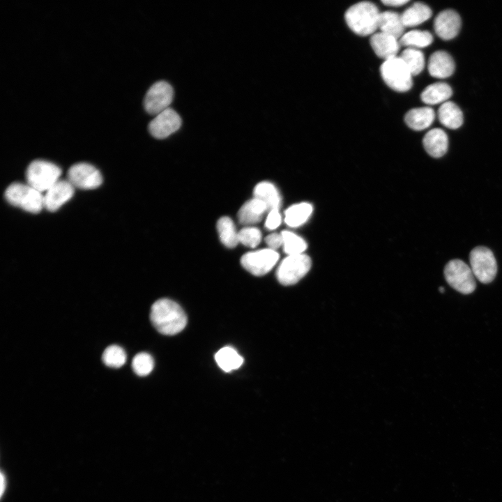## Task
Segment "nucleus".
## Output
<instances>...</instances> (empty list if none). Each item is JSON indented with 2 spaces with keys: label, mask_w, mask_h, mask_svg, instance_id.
Returning <instances> with one entry per match:
<instances>
[{
  "label": "nucleus",
  "mask_w": 502,
  "mask_h": 502,
  "mask_svg": "<svg viewBox=\"0 0 502 502\" xmlns=\"http://www.w3.org/2000/svg\"><path fill=\"white\" fill-rule=\"evenodd\" d=\"M150 319L159 333L167 335L180 333L187 324V317L182 307L168 298L159 299L152 305Z\"/></svg>",
  "instance_id": "obj_1"
},
{
  "label": "nucleus",
  "mask_w": 502,
  "mask_h": 502,
  "mask_svg": "<svg viewBox=\"0 0 502 502\" xmlns=\"http://www.w3.org/2000/svg\"><path fill=\"white\" fill-rule=\"evenodd\" d=\"M381 12L370 1H360L351 6L345 12L344 18L349 29L360 36L372 35L379 29Z\"/></svg>",
  "instance_id": "obj_2"
},
{
  "label": "nucleus",
  "mask_w": 502,
  "mask_h": 502,
  "mask_svg": "<svg viewBox=\"0 0 502 502\" xmlns=\"http://www.w3.org/2000/svg\"><path fill=\"white\" fill-rule=\"evenodd\" d=\"M5 198L10 204L36 213L44 208V195L28 183H11L5 191Z\"/></svg>",
  "instance_id": "obj_3"
},
{
  "label": "nucleus",
  "mask_w": 502,
  "mask_h": 502,
  "mask_svg": "<svg viewBox=\"0 0 502 502\" xmlns=\"http://www.w3.org/2000/svg\"><path fill=\"white\" fill-rule=\"evenodd\" d=\"M380 73L386 85L395 91L406 92L412 87L413 75L400 56L384 61Z\"/></svg>",
  "instance_id": "obj_4"
},
{
  "label": "nucleus",
  "mask_w": 502,
  "mask_h": 502,
  "mask_svg": "<svg viewBox=\"0 0 502 502\" xmlns=\"http://www.w3.org/2000/svg\"><path fill=\"white\" fill-rule=\"evenodd\" d=\"M61 174L60 167L54 163L36 160L28 166L26 178L29 185L43 193L60 180Z\"/></svg>",
  "instance_id": "obj_5"
},
{
  "label": "nucleus",
  "mask_w": 502,
  "mask_h": 502,
  "mask_svg": "<svg viewBox=\"0 0 502 502\" xmlns=\"http://www.w3.org/2000/svg\"><path fill=\"white\" fill-rule=\"evenodd\" d=\"M444 276L448 284L461 294H470L476 289V282L471 267L460 259L451 260L446 264Z\"/></svg>",
  "instance_id": "obj_6"
},
{
  "label": "nucleus",
  "mask_w": 502,
  "mask_h": 502,
  "mask_svg": "<svg viewBox=\"0 0 502 502\" xmlns=\"http://www.w3.org/2000/svg\"><path fill=\"white\" fill-rule=\"evenodd\" d=\"M310 258L305 254L289 255L280 264L276 277L283 285H291L298 282L309 271Z\"/></svg>",
  "instance_id": "obj_7"
},
{
  "label": "nucleus",
  "mask_w": 502,
  "mask_h": 502,
  "mask_svg": "<svg viewBox=\"0 0 502 502\" xmlns=\"http://www.w3.org/2000/svg\"><path fill=\"white\" fill-rule=\"evenodd\" d=\"M471 268L476 279L483 284L494 280L497 273L496 261L493 252L487 248L478 246L469 254Z\"/></svg>",
  "instance_id": "obj_8"
},
{
  "label": "nucleus",
  "mask_w": 502,
  "mask_h": 502,
  "mask_svg": "<svg viewBox=\"0 0 502 502\" xmlns=\"http://www.w3.org/2000/svg\"><path fill=\"white\" fill-rule=\"evenodd\" d=\"M173 98L172 86L165 81H158L147 91L144 106L149 114L157 115L169 107Z\"/></svg>",
  "instance_id": "obj_9"
},
{
  "label": "nucleus",
  "mask_w": 502,
  "mask_h": 502,
  "mask_svg": "<svg viewBox=\"0 0 502 502\" xmlns=\"http://www.w3.org/2000/svg\"><path fill=\"white\" fill-rule=\"evenodd\" d=\"M278 259L279 254L275 250L265 248L245 254L241 263L252 275L261 276L273 268Z\"/></svg>",
  "instance_id": "obj_10"
},
{
  "label": "nucleus",
  "mask_w": 502,
  "mask_h": 502,
  "mask_svg": "<svg viewBox=\"0 0 502 502\" xmlns=\"http://www.w3.org/2000/svg\"><path fill=\"white\" fill-rule=\"evenodd\" d=\"M68 181L75 187L83 190L98 188L102 182L99 170L86 162H79L70 167Z\"/></svg>",
  "instance_id": "obj_11"
},
{
  "label": "nucleus",
  "mask_w": 502,
  "mask_h": 502,
  "mask_svg": "<svg viewBox=\"0 0 502 502\" xmlns=\"http://www.w3.org/2000/svg\"><path fill=\"white\" fill-rule=\"evenodd\" d=\"M179 114L169 107L155 115L149 124L151 135L157 139H164L176 132L181 126Z\"/></svg>",
  "instance_id": "obj_12"
},
{
  "label": "nucleus",
  "mask_w": 502,
  "mask_h": 502,
  "mask_svg": "<svg viewBox=\"0 0 502 502\" xmlns=\"http://www.w3.org/2000/svg\"><path fill=\"white\" fill-rule=\"evenodd\" d=\"M75 187L67 180H59L44 195V208L55 211L72 198Z\"/></svg>",
  "instance_id": "obj_13"
},
{
  "label": "nucleus",
  "mask_w": 502,
  "mask_h": 502,
  "mask_svg": "<svg viewBox=\"0 0 502 502\" xmlns=\"http://www.w3.org/2000/svg\"><path fill=\"white\" fill-rule=\"evenodd\" d=\"M434 28L439 37L443 40H450L455 38L460 30L461 18L455 10H443L436 17Z\"/></svg>",
  "instance_id": "obj_14"
},
{
  "label": "nucleus",
  "mask_w": 502,
  "mask_h": 502,
  "mask_svg": "<svg viewBox=\"0 0 502 502\" xmlns=\"http://www.w3.org/2000/svg\"><path fill=\"white\" fill-rule=\"evenodd\" d=\"M370 43L376 55L384 61L397 56L400 45L397 38L381 31L372 34Z\"/></svg>",
  "instance_id": "obj_15"
},
{
  "label": "nucleus",
  "mask_w": 502,
  "mask_h": 502,
  "mask_svg": "<svg viewBox=\"0 0 502 502\" xmlns=\"http://www.w3.org/2000/svg\"><path fill=\"white\" fill-rule=\"evenodd\" d=\"M455 67L452 57L445 51L439 50L434 52L428 61L429 73L436 78L450 77L454 73Z\"/></svg>",
  "instance_id": "obj_16"
},
{
  "label": "nucleus",
  "mask_w": 502,
  "mask_h": 502,
  "mask_svg": "<svg viewBox=\"0 0 502 502\" xmlns=\"http://www.w3.org/2000/svg\"><path fill=\"white\" fill-rule=\"evenodd\" d=\"M423 144L429 155L433 158H441L447 152L448 138L443 130L434 128L425 134Z\"/></svg>",
  "instance_id": "obj_17"
},
{
  "label": "nucleus",
  "mask_w": 502,
  "mask_h": 502,
  "mask_svg": "<svg viewBox=\"0 0 502 502\" xmlns=\"http://www.w3.org/2000/svg\"><path fill=\"white\" fill-rule=\"evenodd\" d=\"M266 211H268L266 205L253 197L241 206L238 213V219L242 225L251 226L259 222Z\"/></svg>",
  "instance_id": "obj_18"
},
{
  "label": "nucleus",
  "mask_w": 502,
  "mask_h": 502,
  "mask_svg": "<svg viewBox=\"0 0 502 502\" xmlns=\"http://www.w3.org/2000/svg\"><path fill=\"white\" fill-rule=\"evenodd\" d=\"M434 110L429 107L413 108L404 116V122L411 129L420 131L429 127L434 120Z\"/></svg>",
  "instance_id": "obj_19"
},
{
  "label": "nucleus",
  "mask_w": 502,
  "mask_h": 502,
  "mask_svg": "<svg viewBox=\"0 0 502 502\" xmlns=\"http://www.w3.org/2000/svg\"><path fill=\"white\" fill-rule=\"evenodd\" d=\"M254 197L261 201L268 211L279 209L281 197L274 184L268 181H262L256 185L253 190Z\"/></svg>",
  "instance_id": "obj_20"
},
{
  "label": "nucleus",
  "mask_w": 502,
  "mask_h": 502,
  "mask_svg": "<svg viewBox=\"0 0 502 502\" xmlns=\"http://www.w3.org/2000/svg\"><path fill=\"white\" fill-rule=\"evenodd\" d=\"M401 15L393 11H384L380 13L379 29L381 32L400 38L404 31Z\"/></svg>",
  "instance_id": "obj_21"
},
{
  "label": "nucleus",
  "mask_w": 502,
  "mask_h": 502,
  "mask_svg": "<svg viewBox=\"0 0 502 502\" xmlns=\"http://www.w3.org/2000/svg\"><path fill=\"white\" fill-rule=\"evenodd\" d=\"M452 94V89L448 84L436 82L427 86L421 93L420 98L427 105L443 104Z\"/></svg>",
  "instance_id": "obj_22"
},
{
  "label": "nucleus",
  "mask_w": 502,
  "mask_h": 502,
  "mask_svg": "<svg viewBox=\"0 0 502 502\" xmlns=\"http://www.w3.org/2000/svg\"><path fill=\"white\" fill-rule=\"evenodd\" d=\"M440 122L450 129H457L463 123V114L459 107L454 102L446 101L438 110Z\"/></svg>",
  "instance_id": "obj_23"
},
{
  "label": "nucleus",
  "mask_w": 502,
  "mask_h": 502,
  "mask_svg": "<svg viewBox=\"0 0 502 502\" xmlns=\"http://www.w3.org/2000/svg\"><path fill=\"white\" fill-rule=\"evenodd\" d=\"M432 16L430 8L421 2L414 3L401 15L404 26H415L427 21Z\"/></svg>",
  "instance_id": "obj_24"
},
{
  "label": "nucleus",
  "mask_w": 502,
  "mask_h": 502,
  "mask_svg": "<svg viewBox=\"0 0 502 502\" xmlns=\"http://www.w3.org/2000/svg\"><path fill=\"white\" fill-rule=\"evenodd\" d=\"M312 210V206L306 202L292 205L285 211L284 222L289 227H299L308 220Z\"/></svg>",
  "instance_id": "obj_25"
},
{
  "label": "nucleus",
  "mask_w": 502,
  "mask_h": 502,
  "mask_svg": "<svg viewBox=\"0 0 502 502\" xmlns=\"http://www.w3.org/2000/svg\"><path fill=\"white\" fill-rule=\"evenodd\" d=\"M215 359L218 365L226 372L239 368L243 363V357L231 347L220 349L215 353Z\"/></svg>",
  "instance_id": "obj_26"
},
{
  "label": "nucleus",
  "mask_w": 502,
  "mask_h": 502,
  "mask_svg": "<svg viewBox=\"0 0 502 502\" xmlns=\"http://www.w3.org/2000/svg\"><path fill=\"white\" fill-rule=\"evenodd\" d=\"M217 229L220 241L226 247L233 248L239 243L238 231L230 218H220L217 223Z\"/></svg>",
  "instance_id": "obj_27"
},
{
  "label": "nucleus",
  "mask_w": 502,
  "mask_h": 502,
  "mask_svg": "<svg viewBox=\"0 0 502 502\" xmlns=\"http://www.w3.org/2000/svg\"><path fill=\"white\" fill-rule=\"evenodd\" d=\"M399 41L403 46L418 49L430 45L433 36L427 31L411 30L404 33Z\"/></svg>",
  "instance_id": "obj_28"
},
{
  "label": "nucleus",
  "mask_w": 502,
  "mask_h": 502,
  "mask_svg": "<svg viewBox=\"0 0 502 502\" xmlns=\"http://www.w3.org/2000/svg\"><path fill=\"white\" fill-rule=\"evenodd\" d=\"M405 63L413 76L420 74L425 67L423 53L415 48L407 47L400 56Z\"/></svg>",
  "instance_id": "obj_29"
},
{
  "label": "nucleus",
  "mask_w": 502,
  "mask_h": 502,
  "mask_svg": "<svg viewBox=\"0 0 502 502\" xmlns=\"http://www.w3.org/2000/svg\"><path fill=\"white\" fill-rule=\"evenodd\" d=\"M281 234L283 239V250L288 256L303 254L306 250L307 244L299 236L289 231H283Z\"/></svg>",
  "instance_id": "obj_30"
},
{
  "label": "nucleus",
  "mask_w": 502,
  "mask_h": 502,
  "mask_svg": "<svg viewBox=\"0 0 502 502\" xmlns=\"http://www.w3.org/2000/svg\"><path fill=\"white\" fill-rule=\"evenodd\" d=\"M127 356L124 349L119 345H109L103 351L102 360L109 367L119 368L126 361Z\"/></svg>",
  "instance_id": "obj_31"
},
{
  "label": "nucleus",
  "mask_w": 502,
  "mask_h": 502,
  "mask_svg": "<svg viewBox=\"0 0 502 502\" xmlns=\"http://www.w3.org/2000/svg\"><path fill=\"white\" fill-rule=\"evenodd\" d=\"M132 367L136 374L144 376L149 374L154 367L153 357L148 353L140 352L135 356Z\"/></svg>",
  "instance_id": "obj_32"
},
{
  "label": "nucleus",
  "mask_w": 502,
  "mask_h": 502,
  "mask_svg": "<svg viewBox=\"0 0 502 502\" xmlns=\"http://www.w3.org/2000/svg\"><path fill=\"white\" fill-rule=\"evenodd\" d=\"M261 232L254 227L247 226L238 231V242L250 248L257 247L261 242Z\"/></svg>",
  "instance_id": "obj_33"
},
{
  "label": "nucleus",
  "mask_w": 502,
  "mask_h": 502,
  "mask_svg": "<svg viewBox=\"0 0 502 502\" xmlns=\"http://www.w3.org/2000/svg\"><path fill=\"white\" fill-rule=\"evenodd\" d=\"M282 221V217L279 209H274L268 211V214L265 221V227L266 229L273 230L280 226Z\"/></svg>",
  "instance_id": "obj_34"
},
{
  "label": "nucleus",
  "mask_w": 502,
  "mask_h": 502,
  "mask_svg": "<svg viewBox=\"0 0 502 502\" xmlns=\"http://www.w3.org/2000/svg\"><path fill=\"white\" fill-rule=\"evenodd\" d=\"M266 243L268 248L275 250L283 245V239L282 234L273 233L267 236L265 238Z\"/></svg>",
  "instance_id": "obj_35"
},
{
  "label": "nucleus",
  "mask_w": 502,
  "mask_h": 502,
  "mask_svg": "<svg viewBox=\"0 0 502 502\" xmlns=\"http://www.w3.org/2000/svg\"><path fill=\"white\" fill-rule=\"evenodd\" d=\"M384 5L388 6L397 7L403 6L409 2L406 0H383L381 1Z\"/></svg>",
  "instance_id": "obj_36"
},
{
  "label": "nucleus",
  "mask_w": 502,
  "mask_h": 502,
  "mask_svg": "<svg viewBox=\"0 0 502 502\" xmlns=\"http://www.w3.org/2000/svg\"><path fill=\"white\" fill-rule=\"evenodd\" d=\"M1 496H3V493L6 490V476L3 475V473H1Z\"/></svg>",
  "instance_id": "obj_37"
},
{
  "label": "nucleus",
  "mask_w": 502,
  "mask_h": 502,
  "mask_svg": "<svg viewBox=\"0 0 502 502\" xmlns=\"http://www.w3.org/2000/svg\"><path fill=\"white\" fill-rule=\"evenodd\" d=\"M439 291H440L441 293H443V292H444V288H443V287H440L439 288Z\"/></svg>",
  "instance_id": "obj_38"
}]
</instances>
